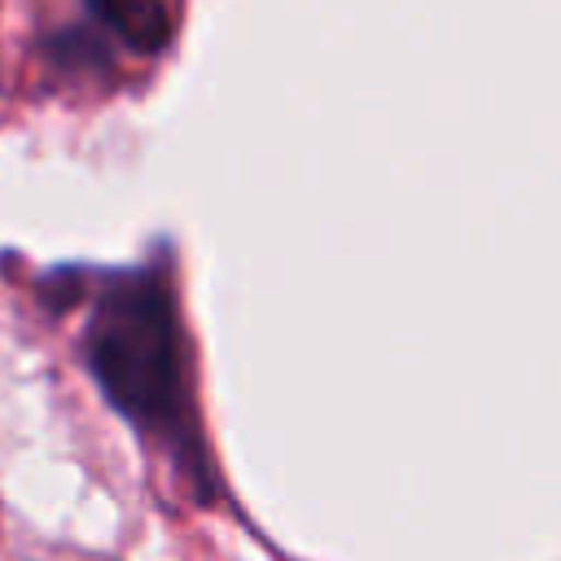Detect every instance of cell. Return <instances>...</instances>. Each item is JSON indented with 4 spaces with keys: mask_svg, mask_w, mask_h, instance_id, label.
Masks as SVG:
<instances>
[{
    "mask_svg": "<svg viewBox=\"0 0 561 561\" xmlns=\"http://www.w3.org/2000/svg\"><path fill=\"white\" fill-rule=\"evenodd\" d=\"M88 364L131 425L188 451L180 324L162 276H123L96 298L88 320Z\"/></svg>",
    "mask_w": 561,
    "mask_h": 561,
    "instance_id": "6da1fadb",
    "label": "cell"
},
{
    "mask_svg": "<svg viewBox=\"0 0 561 561\" xmlns=\"http://www.w3.org/2000/svg\"><path fill=\"white\" fill-rule=\"evenodd\" d=\"M92 9H96L101 22H105L114 35H123L131 48L153 53V48L167 44L171 22H167L162 0H92Z\"/></svg>",
    "mask_w": 561,
    "mask_h": 561,
    "instance_id": "7a4b0ae2",
    "label": "cell"
}]
</instances>
